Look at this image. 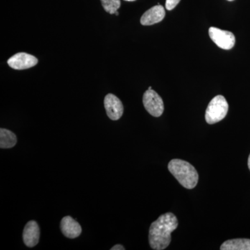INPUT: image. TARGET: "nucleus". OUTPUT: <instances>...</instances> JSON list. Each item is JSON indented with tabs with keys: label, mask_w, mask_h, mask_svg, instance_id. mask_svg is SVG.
<instances>
[{
	"label": "nucleus",
	"mask_w": 250,
	"mask_h": 250,
	"mask_svg": "<svg viewBox=\"0 0 250 250\" xmlns=\"http://www.w3.org/2000/svg\"><path fill=\"white\" fill-rule=\"evenodd\" d=\"M178 227L177 217L166 213L152 223L149 231V246L153 250H165L171 242V233Z\"/></svg>",
	"instance_id": "f257e3e1"
},
{
	"label": "nucleus",
	"mask_w": 250,
	"mask_h": 250,
	"mask_svg": "<svg viewBox=\"0 0 250 250\" xmlns=\"http://www.w3.org/2000/svg\"><path fill=\"white\" fill-rule=\"evenodd\" d=\"M168 170L182 187L192 189L198 183L199 175L196 169L187 161L172 159L168 164Z\"/></svg>",
	"instance_id": "f03ea898"
},
{
	"label": "nucleus",
	"mask_w": 250,
	"mask_h": 250,
	"mask_svg": "<svg viewBox=\"0 0 250 250\" xmlns=\"http://www.w3.org/2000/svg\"><path fill=\"white\" fill-rule=\"evenodd\" d=\"M229 104L223 95H217L212 99L206 110L205 120L209 125L215 124L226 117Z\"/></svg>",
	"instance_id": "7ed1b4c3"
},
{
	"label": "nucleus",
	"mask_w": 250,
	"mask_h": 250,
	"mask_svg": "<svg viewBox=\"0 0 250 250\" xmlns=\"http://www.w3.org/2000/svg\"><path fill=\"white\" fill-rule=\"evenodd\" d=\"M143 103L146 111L152 116L158 118L164 113V101L160 95L154 90H146L143 95Z\"/></svg>",
	"instance_id": "20e7f679"
},
{
	"label": "nucleus",
	"mask_w": 250,
	"mask_h": 250,
	"mask_svg": "<svg viewBox=\"0 0 250 250\" xmlns=\"http://www.w3.org/2000/svg\"><path fill=\"white\" fill-rule=\"evenodd\" d=\"M208 34L210 39L221 49L226 50L232 49L236 42V38L230 31L212 27L208 29Z\"/></svg>",
	"instance_id": "39448f33"
},
{
	"label": "nucleus",
	"mask_w": 250,
	"mask_h": 250,
	"mask_svg": "<svg viewBox=\"0 0 250 250\" xmlns=\"http://www.w3.org/2000/svg\"><path fill=\"white\" fill-rule=\"evenodd\" d=\"M104 104L107 116L112 121H118L123 116L124 106L121 100L116 95L111 93L106 95L104 100Z\"/></svg>",
	"instance_id": "423d86ee"
},
{
	"label": "nucleus",
	"mask_w": 250,
	"mask_h": 250,
	"mask_svg": "<svg viewBox=\"0 0 250 250\" xmlns=\"http://www.w3.org/2000/svg\"><path fill=\"white\" fill-rule=\"evenodd\" d=\"M38 59L31 54L20 52L15 54L8 60V64L15 70H25L35 66L38 63Z\"/></svg>",
	"instance_id": "0eeeda50"
},
{
	"label": "nucleus",
	"mask_w": 250,
	"mask_h": 250,
	"mask_svg": "<svg viewBox=\"0 0 250 250\" xmlns=\"http://www.w3.org/2000/svg\"><path fill=\"white\" fill-rule=\"evenodd\" d=\"M41 231L39 225L34 220L28 222L23 230V241L28 248H34L39 243Z\"/></svg>",
	"instance_id": "6e6552de"
},
{
	"label": "nucleus",
	"mask_w": 250,
	"mask_h": 250,
	"mask_svg": "<svg viewBox=\"0 0 250 250\" xmlns=\"http://www.w3.org/2000/svg\"><path fill=\"white\" fill-rule=\"evenodd\" d=\"M60 228L62 234L68 238H76L82 232V227L76 220L70 215L64 217L61 221Z\"/></svg>",
	"instance_id": "1a4fd4ad"
},
{
	"label": "nucleus",
	"mask_w": 250,
	"mask_h": 250,
	"mask_svg": "<svg viewBox=\"0 0 250 250\" xmlns=\"http://www.w3.org/2000/svg\"><path fill=\"white\" fill-rule=\"evenodd\" d=\"M166 11L164 7L158 4L147 10L141 18V24L144 26L153 25L161 22L165 18Z\"/></svg>",
	"instance_id": "9d476101"
},
{
	"label": "nucleus",
	"mask_w": 250,
	"mask_h": 250,
	"mask_svg": "<svg viewBox=\"0 0 250 250\" xmlns=\"http://www.w3.org/2000/svg\"><path fill=\"white\" fill-rule=\"evenodd\" d=\"M221 250H250V239L236 238L224 242L220 246Z\"/></svg>",
	"instance_id": "9b49d317"
},
{
	"label": "nucleus",
	"mask_w": 250,
	"mask_h": 250,
	"mask_svg": "<svg viewBox=\"0 0 250 250\" xmlns=\"http://www.w3.org/2000/svg\"><path fill=\"white\" fill-rule=\"evenodd\" d=\"M17 143V137L12 131L6 129H0V147L9 149L14 147Z\"/></svg>",
	"instance_id": "f8f14e48"
},
{
	"label": "nucleus",
	"mask_w": 250,
	"mask_h": 250,
	"mask_svg": "<svg viewBox=\"0 0 250 250\" xmlns=\"http://www.w3.org/2000/svg\"><path fill=\"white\" fill-rule=\"evenodd\" d=\"M105 11L110 14H115L121 7V0H101Z\"/></svg>",
	"instance_id": "ddd939ff"
},
{
	"label": "nucleus",
	"mask_w": 250,
	"mask_h": 250,
	"mask_svg": "<svg viewBox=\"0 0 250 250\" xmlns=\"http://www.w3.org/2000/svg\"><path fill=\"white\" fill-rule=\"evenodd\" d=\"M180 1L181 0H166V9L168 10V11H171V10L174 9V8L177 6V4H179V1Z\"/></svg>",
	"instance_id": "4468645a"
},
{
	"label": "nucleus",
	"mask_w": 250,
	"mask_h": 250,
	"mask_svg": "<svg viewBox=\"0 0 250 250\" xmlns=\"http://www.w3.org/2000/svg\"><path fill=\"white\" fill-rule=\"evenodd\" d=\"M125 248L124 246H122V245H116L113 247V248H111V250H125Z\"/></svg>",
	"instance_id": "2eb2a0df"
},
{
	"label": "nucleus",
	"mask_w": 250,
	"mask_h": 250,
	"mask_svg": "<svg viewBox=\"0 0 250 250\" xmlns=\"http://www.w3.org/2000/svg\"><path fill=\"white\" fill-rule=\"evenodd\" d=\"M248 167H249L250 170V154L249 156V158H248Z\"/></svg>",
	"instance_id": "dca6fc26"
},
{
	"label": "nucleus",
	"mask_w": 250,
	"mask_h": 250,
	"mask_svg": "<svg viewBox=\"0 0 250 250\" xmlns=\"http://www.w3.org/2000/svg\"><path fill=\"white\" fill-rule=\"evenodd\" d=\"M125 1H136V0H125Z\"/></svg>",
	"instance_id": "f3484780"
},
{
	"label": "nucleus",
	"mask_w": 250,
	"mask_h": 250,
	"mask_svg": "<svg viewBox=\"0 0 250 250\" xmlns=\"http://www.w3.org/2000/svg\"><path fill=\"white\" fill-rule=\"evenodd\" d=\"M116 14L117 16H119V13H118V11H116V14Z\"/></svg>",
	"instance_id": "a211bd4d"
},
{
	"label": "nucleus",
	"mask_w": 250,
	"mask_h": 250,
	"mask_svg": "<svg viewBox=\"0 0 250 250\" xmlns=\"http://www.w3.org/2000/svg\"><path fill=\"white\" fill-rule=\"evenodd\" d=\"M148 89H149V90L152 89V87L149 86V88H148Z\"/></svg>",
	"instance_id": "6ab92c4d"
},
{
	"label": "nucleus",
	"mask_w": 250,
	"mask_h": 250,
	"mask_svg": "<svg viewBox=\"0 0 250 250\" xmlns=\"http://www.w3.org/2000/svg\"><path fill=\"white\" fill-rule=\"evenodd\" d=\"M228 1H233V0H228Z\"/></svg>",
	"instance_id": "aec40b11"
}]
</instances>
